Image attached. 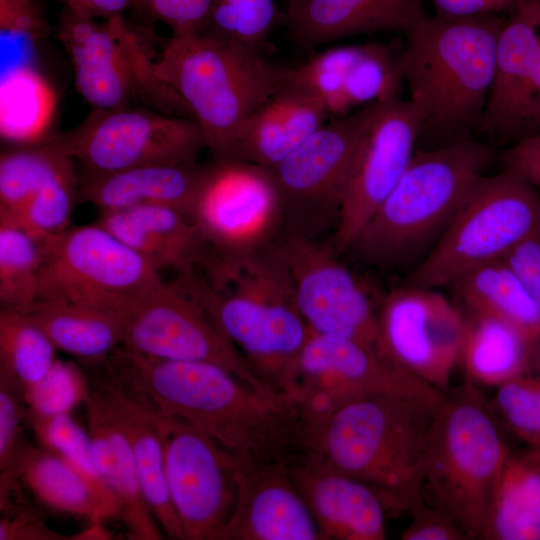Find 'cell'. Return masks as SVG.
I'll list each match as a JSON object with an SVG mask.
<instances>
[{
    "instance_id": "cell-1",
    "label": "cell",
    "mask_w": 540,
    "mask_h": 540,
    "mask_svg": "<svg viewBox=\"0 0 540 540\" xmlns=\"http://www.w3.org/2000/svg\"><path fill=\"white\" fill-rule=\"evenodd\" d=\"M104 360L157 409L187 421L238 462L288 465L304 454L302 413L287 395L261 392L209 362L159 359L122 346Z\"/></svg>"
},
{
    "instance_id": "cell-2",
    "label": "cell",
    "mask_w": 540,
    "mask_h": 540,
    "mask_svg": "<svg viewBox=\"0 0 540 540\" xmlns=\"http://www.w3.org/2000/svg\"><path fill=\"white\" fill-rule=\"evenodd\" d=\"M445 393H378L349 401L309 422L308 458L357 479L383 501L388 516L423 504L425 460Z\"/></svg>"
},
{
    "instance_id": "cell-3",
    "label": "cell",
    "mask_w": 540,
    "mask_h": 540,
    "mask_svg": "<svg viewBox=\"0 0 540 540\" xmlns=\"http://www.w3.org/2000/svg\"><path fill=\"white\" fill-rule=\"evenodd\" d=\"M176 278L267 388L283 394L311 330L299 312L275 243L239 253L209 254L201 267Z\"/></svg>"
},
{
    "instance_id": "cell-4",
    "label": "cell",
    "mask_w": 540,
    "mask_h": 540,
    "mask_svg": "<svg viewBox=\"0 0 540 540\" xmlns=\"http://www.w3.org/2000/svg\"><path fill=\"white\" fill-rule=\"evenodd\" d=\"M505 19L500 14L447 17L423 11L403 31L407 100L418 120L419 141L429 148L479 131Z\"/></svg>"
},
{
    "instance_id": "cell-5",
    "label": "cell",
    "mask_w": 540,
    "mask_h": 540,
    "mask_svg": "<svg viewBox=\"0 0 540 540\" xmlns=\"http://www.w3.org/2000/svg\"><path fill=\"white\" fill-rule=\"evenodd\" d=\"M493 154L492 147L472 138L417 149L349 250L364 264L384 269L420 262L485 174Z\"/></svg>"
},
{
    "instance_id": "cell-6",
    "label": "cell",
    "mask_w": 540,
    "mask_h": 540,
    "mask_svg": "<svg viewBox=\"0 0 540 540\" xmlns=\"http://www.w3.org/2000/svg\"><path fill=\"white\" fill-rule=\"evenodd\" d=\"M287 67L263 48L196 31L171 33L155 71L185 103L214 159L231 158L247 118L283 84Z\"/></svg>"
},
{
    "instance_id": "cell-7",
    "label": "cell",
    "mask_w": 540,
    "mask_h": 540,
    "mask_svg": "<svg viewBox=\"0 0 540 540\" xmlns=\"http://www.w3.org/2000/svg\"><path fill=\"white\" fill-rule=\"evenodd\" d=\"M510 450L476 385L466 381L445 393L427 450L423 496L468 540L482 538Z\"/></svg>"
},
{
    "instance_id": "cell-8",
    "label": "cell",
    "mask_w": 540,
    "mask_h": 540,
    "mask_svg": "<svg viewBox=\"0 0 540 540\" xmlns=\"http://www.w3.org/2000/svg\"><path fill=\"white\" fill-rule=\"evenodd\" d=\"M55 35L64 46L77 92L93 109L135 106L140 99L163 113L192 118L181 98L157 75L148 27L122 15L99 21L63 8Z\"/></svg>"
},
{
    "instance_id": "cell-9",
    "label": "cell",
    "mask_w": 540,
    "mask_h": 540,
    "mask_svg": "<svg viewBox=\"0 0 540 540\" xmlns=\"http://www.w3.org/2000/svg\"><path fill=\"white\" fill-rule=\"evenodd\" d=\"M539 232L540 193L509 170L484 174L404 284L436 289L449 286L468 271L503 259Z\"/></svg>"
},
{
    "instance_id": "cell-10",
    "label": "cell",
    "mask_w": 540,
    "mask_h": 540,
    "mask_svg": "<svg viewBox=\"0 0 540 540\" xmlns=\"http://www.w3.org/2000/svg\"><path fill=\"white\" fill-rule=\"evenodd\" d=\"M38 300H67L121 312L164 281L160 270L99 223L42 237Z\"/></svg>"
},
{
    "instance_id": "cell-11",
    "label": "cell",
    "mask_w": 540,
    "mask_h": 540,
    "mask_svg": "<svg viewBox=\"0 0 540 540\" xmlns=\"http://www.w3.org/2000/svg\"><path fill=\"white\" fill-rule=\"evenodd\" d=\"M80 166L110 173L155 164H195L207 148L197 122L142 106L93 109L75 128L47 137Z\"/></svg>"
},
{
    "instance_id": "cell-12",
    "label": "cell",
    "mask_w": 540,
    "mask_h": 540,
    "mask_svg": "<svg viewBox=\"0 0 540 540\" xmlns=\"http://www.w3.org/2000/svg\"><path fill=\"white\" fill-rule=\"evenodd\" d=\"M378 105L329 119L269 169L280 196L283 228L312 238L335 229L355 150Z\"/></svg>"
},
{
    "instance_id": "cell-13",
    "label": "cell",
    "mask_w": 540,
    "mask_h": 540,
    "mask_svg": "<svg viewBox=\"0 0 540 540\" xmlns=\"http://www.w3.org/2000/svg\"><path fill=\"white\" fill-rule=\"evenodd\" d=\"M157 419L167 487L184 540H221L238 502L236 458L180 417L157 409Z\"/></svg>"
},
{
    "instance_id": "cell-14",
    "label": "cell",
    "mask_w": 540,
    "mask_h": 540,
    "mask_svg": "<svg viewBox=\"0 0 540 540\" xmlns=\"http://www.w3.org/2000/svg\"><path fill=\"white\" fill-rule=\"evenodd\" d=\"M119 315L122 347L159 359L213 363L255 389L275 394L177 278L164 282Z\"/></svg>"
},
{
    "instance_id": "cell-15",
    "label": "cell",
    "mask_w": 540,
    "mask_h": 540,
    "mask_svg": "<svg viewBox=\"0 0 540 540\" xmlns=\"http://www.w3.org/2000/svg\"><path fill=\"white\" fill-rule=\"evenodd\" d=\"M439 392L392 364L375 346L313 332L284 389V395L296 401L310 421L372 394L420 396Z\"/></svg>"
},
{
    "instance_id": "cell-16",
    "label": "cell",
    "mask_w": 540,
    "mask_h": 540,
    "mask_svg": "<svg viewBox=\"0 0 540 540\" xmlns=\"http://www.w3.org/2000/svg\"><path fill=\"white\" fill-rule=\"evenodd\" d=\"M376 350L427 385L446 393L459 365L463 312L436 288L403 284L377 308Z\"/></svg>"
},
{
    "instance_id": "cell-17",
    "label": "cell",
    "mask_w": 540,
    "mask_h": 540,
    "mask_svg": "<svg viewBox=\"0 0 540 540\" xmlns=\"http://www.w3.org/2000/svg\"><path fill=\"white\" fill-rule=\"evenodd\" d=\"M189 218L207 254L215 255L271 244L283 228L280 196L271 171L232 158L205 165Z\"/></svg>"
},
{
    "instance_id": "cell-18",
    "label": "cell",
    "mask_w": 540,
    "mask_h": 540,
    "mask_svg": "<svg viewBox=\"0 0 540 540\" xmlns=\"http://www.w3.org/2000/svg\"><path fill=\"white\" fill-rule=\"evenodd\" d=\"M274 243L289 272L299 312L311 332L375 346L377 308L331 245L286 228Z\"/></svg>"
},
{
    "instance_id": "cell-19",
    "label": "cell",
    "mask_w": 540,
    "mask_h": 540,
    "mask_svg": "<svg viewBox=\"0 0 540 540\" xmlns=\"http://www.w3.org/2000/svg\"><path fill=\"white\" fill-rule=\"evenodd\" d=\"M419 142V124L402 97L381 102L355 150L331 247L348 251L363 227L396 187Z\"/></svg>"
},
{
    "instance_id": "cell-20",
    "label": "cell",
    "mask_w": 540,
    "mask_h": 540,
    "mask_svg": "<svg viewBox=\"0 0 540 540\" xmlns=\"http://www.w3.org/2000/svg\"><path fill=\"white\" fill-rule=\"evenodd\" d=\"M284 83L314 96L329 119L343 117L401 97V49L377 42L332 47L287 67Z\"/></svg>"
},
{
    "instance_id": "cell-21",
    "label": "cell",
    "mask_w": 540,
    "mask_h": 540,
    "mask_svg": "<svg viewBox=\"0 0 540 540\" xmlns=\"http://www.w3.org/2000/svg\"><path fill=\"white\" fill-rule=\"evenodd\" d=\"M540 61V0H521L501 29L495 72L479 132L498 143L540 132L532 88Z\"/></svg>"
},
{
    "instance_id": "cell-22",
    "label": "cell",
    "mask_w": 540,
    "mask_h": 540,
    "mask_svg": "<svg viewBox=\"0 0 540 540\" xmlns=\"http://www.w3.org/2000/svg\"><path fill=\"white\" fill-rule=\"evenodd\" d=\"M79 363L88 380L89 395L121 428L130 443L144 497L165 538L184 540L167 487L156 407L123 382L104 359Z\"/></svg>"
},
{
    "instance_id": "cell-23",
    "label": "cell",
    "mask_w": 540,
    "mask_h": 540,
    "mask_svg": "<svg viewBox=\"0 0 540 540\" xmlns=\"http://www.w3.org/2000/svg\"><path fill=\"white\" fill-rule=\"evenodd\" d=\"M237 463L238 502L221 540H322L287 464Z\"/></svg>"
},
{
    "instance_id": "cell-24",
    "label": "cell",
    "mask_w": 540,
    "mask_h": 540,
    "mask_svg": "<svg viewBox=\"0 0 540 540\" xmlns=\"http://www.w3.org/2000/svg\"><path fill=\"white\" fill-rule=\"evenodd\" d=\"M290 475L318 525L322 540H385L386 507L363 482L310 459L289 466Z\"/></svg>"
},
{
    "instance_id": "cell-25",
    "label": "cell",
    "mask_w": 540,
    "mask_h": 540,
    "mask_svg": "<svg viewBox=\"0 0 540 540\" xmlns=\"http://www.w3.org/2000/svg\"><path fill=\"white\" fill-rule=\"evenodd\" d=\"M424 0H288L285 25L291 41L313 49L356 34L402 32Z\"/></svg>"
},
{
    "instance_id": "cell-26",
    "label": "cell",
    "mask_w": 540,
    "mask_h": 540,
    "mask_svg": "<svg viewBox=\"0 0 540 540\" xmlns=\"http://www.w3.org/2000/svg\"><path fill=\"white\" fill-rule=\"evenodd\" d=\"M328 120L319 100L283 82L244 122L231 158L271 169Z\"/></svg>"
},
{
    "instance_id": "cell-27",
    "label": "cell",
    "mask_w": 540,
    "mask_h": 540,
    "mask_svg": "<svg viewBox=\"0 0 540 540\" xmlns=\"http://www.w3.org/2000/svg\"><path fill=\"white\" fill-rule=\"evenodd\" d=\"M205 165L155 164L110 173L80 171V200L104 211L144 205L171 207L190 216Z\"/></svg>"
},
{
    "instance_id": "cell-28",
    "label": "cell",
    "mask_w": 540,
    "mask_h": 540,
    "mask_svg": "<svg viewBox=\"0 0 540 540\" xmlns=\"http://www.w3.org/2000/svg\"><path fill=\"white\" fill-rule=\"evenodd\" d=\"M160 271L178 273L200 267L207 248L192 220L161 205L101 212L97 221Z\"/></svg>"
},
{
    "instance_id": "cell-29",
    "label": "cell",
    "mask_w": 540,
    "mask_h": 540,
    "mask_svg": "<svg viewBox=\"0 0 540 540\" xmlns=\"http://www.w3.org/2000/svg\"><path fill=\"white\" fill-rule=\"evenodd\" d=\"M84 404L96 465L107 488L119 503V517L128 535L136 540L165 538L144 497L126 435L89 394Z\"/></svg>"
},
{
    "instance_id": "cell-30",
    "label": "cell",
    "mask_w": 540,
    "mask_h": 540,
    "mask_svg": "<svg viewBox=\"0 0 540 540\" xmlns=\"http://www.w3.org/2000/svg\"><path fill=\"white\" fill-rule=\"evenodd\" d=\"M460 362L467 381L498 387L533 366L536 340L498 317L466 313Z\"/></svg>"
},
{
    "instance_id": "cell-31",
    "label": "cell",
    "mask_w": 540,
    "mask_h": 540,
    "mask_svg": "<svg viewBox=\"0 0 540 540\" xmlns=\"http://www.w3.org/2000/svg\"><path fill=\"white\" fill-rule=\"evenodd\" d=\"M17 311L38 326L57 349L79 361L104 359L122 345L121 317L110 309L67 300H39Z\"/></svg>"
},
{
    "instance_id": "cell-32",
    "label": "cell",
    "mask_w": 540,
    "mask_h": 540,
    "mask_svg": "<svg viewBox=\"0 0 540 540\" xmlns=\"http://www.w3.org/2000/svg\"><path fill=\"white\" fill-rule=\"evenodd\" d=\"M481 539L540 540V446L510 450Z\"/></svg>"
},
{
    "instance_id": "cell-33",
    "label": "cell",
    "mask_w": 540,
    "mask_h": 540,
    "mask_svg": "<svg viewBox=\"0 0 540 540\" xmlns=\"http://www.w3.org/2000/svg\"><path fill=\"white\" fill-rule=\"evenodd\" d=\"M451 286L466 313L506 320L537 340L540 304L505 259L481 265L460 276Z\"/></svg>"
},
{
    "instance_id": "cell-34",
    "label": "cell",
    "mask_w": 540,
    "mask_h": 540,
    "mask_svg": "<svg viewBox=\"0 0 540 540\" xmlns=\"http://www.w3.org/2000/svg\"><path fill=\"white\" fill-rule=\"evenodd\" d=\"M18 480L45 507L83 517L91 523L105 519L86 480L60 455L29 444L20 462Z\"/></svg>"
},
{
    "instance_id": "cell-35",
    "label": "cell",
    "mask_w": 540,
    "mask_h": 540,
    "mask_svg": "<svg viewBox=\"0 0 540 540\" xmlns=\"http://www.w3.org/2000/svg\"><path fill=\"white\" fill-rule=\"evenodd\" d=\"M54 110V91L39 69H20L1 76L0 135L3 141L28 145L45 140Z\"/></svg>"
},
{
    "instance_id": "cell-36",
    "label": "cell",
    "mask_w": 540,
    "mask_h": 540,
    "mask_svg": "<svg viewBox=\"0 0 540 540\" xmlns=\"http://www.w3.org/2000/svg\"><path fill=\"white\" fill-rule=\"evenodd\" d=\"M73 161L51 140L1 152L0 221L14 219L38 191Z\"/></svg>"
},
{
    "instance_id": "cell-37",
    "label": "cell",
    "mask_w": 540,
    "mask_h": 540,
    "mask_svg": "<svg viewBox=\"0 0 540 540\" xmlns=\"http://www.w3.org/2000/svg\"><path fill=\"white\" fill-rule=\"evenodd\" d=\"M42 266V237L0 222L1 308L19 310L38 300Z\"/></svg>"
},
{
    "instance_id": "cell-38",
    "label": "cell",
    "mask_w": 540,
    "mask_h": 540,
    "mask_svg": "<svg viewBox=\"0 0 540 540\" xmlns=\"http://www.w3.org/2000/svg\"><path fill=\"white\" fill-rule=\"evenodd\" d=\"M57 348L48 336L21 312L0 310V371L23 389L40 381L54 364Z\"/></svg>"
},
{
    "instance_id": "cell-39",
    "label": "cell",
    "mask_w": 540,
    "mask_h": 540,
    "mask_svg": "<svg viewBox=\"0 0 540 540\" xmlns=\"http://www.w3.org/2000/svg\"><path fill=\"white\" fill-rule=\"evenodd\" d=\"M26 419L33 427L42 448L64 458L90 485L105 518L120 516L119 503L107 488L96 465L88 430L71 413L46 419Z\"/></svg>"
},
{
    "instance_id": "cell-40",
    "label": "cell",
    "mask_w": 540,
    "mask_h": 540,
    "mask_svg": "<svg viewBox=\"0 0 540 540\" xmlns=\"http://www.w3.org/2000/svg\"><path fill=\"white\" fill-rule=\"evenodd\" d=\"M55 33L35 0H0L1 76L37 68L40 47Z\"/></svg>"
},
{
    "instance_id": "cell-41",
    "label": "cell",
    "mask_w": 540,
    "mask_h": 540,
    "mask_svg": "<svg viewBox=\"0 0 540 540\" xmlns=\"http://www.w3.org/2000/svg\"><path fill=\"white\" fill-rule=\"evenodd\" d=\"M280 23H285V14L274 0H214L200 32L263 48L273 29Z\"/></svg>"
},
{
    "instance_id": "cell-42",
    "label": "cell",
    "mask_w": 540,
    "mask_h": 540,
    "mask_svg": "<svg viewBox=\"0 0 540 540\" xmlns=\"http://www.w3.org/2000/svg\"><path fill=\"white\" fill-rule=\"evenodd\" d=\"M80 199L79 175L75 161L68 163L10 221L39 237L59 234L71 225Z\"/></svg>"
},
{
    "instance_id": "cell-43",
    "label": "cell",
    "mask_w": 540,
    "mask_h": 540,
    "mask_svg": "<svg viewBox=\"0 0 540 540\" xmlns=\"http://www.w3.org/2000/svg\"><path fill=\"white\" fill-rule=\"evenodd\" d=\"M27 410L23 387L0 372V508L4 512L12 505L11 496L19 483L20 462L29 446L21 430Z\"/></svg>"
},
{
    "instance_id": "cell-44",
    "label": "cell",
    "mask_w": 540,
    "mask_h": 540,
    "mask_svg": "<svg viewBox=\"0 0 540 540\" xmlns=\"http://www.w3.org/2000/svg\"><path fill=\"white\" fill-rule=\"evenodd\" d=\"M27 417L46 419L71 413L89 394L87 377L73 362L56 359L45 376L24 390Z\"/></svg>"
},
{
    "instance_id": "cell-45",
    "label": "cell",
    "mask_w": 540,
    "mask_h": 540,
    "mask_svg": "<svg viewBox=\"0 0 540 540\" xmlns=\"http://www.w3.org/2000/svg\"><path fill=\"white\" fill-rule=\"evenodd\" d=\"M494 404L520 439L540 446V370L531 368L498 386Z\"/></svg>"
},
{
    "instance_id": "cell-46",
    "label": "cell",
    "mask_w": 540,
    "mask_h": 540,
    "mask_svg": "<svg viewBox=\"0 0 540 540\" xmlns=\"http://www.w3.org/2000/svg\"><path fill=\"white\" fill-rule=\"evenodd\" d=\"M214 0H133L131 8L146 23L162 22L171 33L201 31Z\"/></svg>"
},
{
    "instance_id": "cell-47",
    "label": "cell",
    "mask_w": 540,
    "mask_h": 540,
    "mask_svg": "<svg viewBox=\"0 0 540 540\" xmlns=\"http://www.w3.org/2000/svg\"><path fill=\"white\" fill-rule=\"evenodd\" d=\"M402 540H468L460 526L444 511L424 502L411 512Z\"/></svg>"
},
{
    "instance_id": "cell-48",
    "label": "cell",
    "mask_w": 540,
    "mask_h": 540,
    "mask_svg": "<svg viewBox=\"0 0 540 540\" xmlns=\"http://www.w3.org/2000/svg\"><path fill=\"white\" fill-rule=\"evenodd\" d=\"M503 166L540 193V132L514 142L503 155Z\"/></svg>"
},
{
    "instance_id": "cell-49",
    "label": "cell",
    "mask_w": 540,
    "mask_h": 540,
    "mask_svg": "<svg viewBox=\"0 0 540 540\" xmlns=\"http://www.w3.org/2000/svg\"><path fill=\"white\" fill-rule=\"evenodd\" d=\"M67 539L50 530L37 515L22 508H11L0 520V540H61Z\"/></svg>"
},
{
    "instance_id": "cell-50",
    "label": "cell",
    "mask_w": 540,
    "mask_h": 540,
    "mask_svg": "<svg viewBox=\"0 0 540 540\" xmlns=\"http://www.w3.org/2000/svg\"><path fill=\"white\" fill-rule=\"evenodd\" d=\"M503 259L518 273L540 304V232L522 241Z\"/></svg>"
},
{
    "instance_id": "cell-51",
    "label": "cell",
    "mask_w": 540,
    "mask_h": 540,
    "mask_svg": "<svg viewBox=\"0 0 540 540\" xmlns=\"http://www.w3.org/2000/svg\"><path fill=\"white\" fill-rule=\"evenodd\" d=\"M521 0H432L435 14L447 17H470L512 12Z\"/></svg>"
},
{
    "instance_id": "cell-52",
    "label": "cell",
    "mask_w": 540,
    "mask_h": 540,
    "mask_svg": "<svg viewBox=\"0 0 540 540\" xmlns=\"http://www.w3.org/2000/svg\"><path fill=\"white\" fill-rule=\"evenodd\" d=\"M79 14L92 18H109L131 8L133 0H54Z\"/></svg>"
},
{
    "instance_id": "cell-53",
    "label": "cell",
    "mask_w": 540,
    "mask_h": 540,
    "mask_svg": "<svg viewBox=\"0 0 540 540\" xmlns=\"http://www.w3.org/2000/svg\"><path fill=\"white\" fill-rule=\"evenodd\" d=\"M111 534L105 530L100 523H91V526L84 532L75 535L74 539H110Z\"/></svg>"
},
{
    "instance_id": "cell-54",
    "label": "cell",
    "mask_w": 540,
    "mask_h": 540,
    "mask_svg": "<svg viewBox=\"0 0 540 540\" xmlns=\"http://www.w3.org/2000/svg\"><path fill=\"white\" fill-rule=\"evenodd\" d=\"M537 362L538 364V370H540V335L539 337L537 338L536 340V343H535V351H534V360H533V364Z\"/></svg>"
}]
</instances>
